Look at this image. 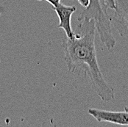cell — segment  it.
Returning a JSON list of instances; mask_svg holds the SVG:
<instances>
[{
  "mask_svg": "<svg viewBox=\"0 0 128 127\" xmlns=\"http://www.w3.org/2000/svg\"><path fill=\"white\" fill-rule=\"evenodd\" d=\"M78 32L72 39L63 43L64 60L68 70L72 74L82 73L89 78L92 88L103 102L115 99L114 88L103 77L97 61L95 49L96 23L92 19L79 21Z\"/></svg>",
  "mask_w": 128,
  "mask_h": 127,
  "instance_id": "6da1fadb",
  "label": "cell"
},
{
  "mask_svg": "<svg viewBox=\"0 0 128 127\" xmlns=\"http://www.w3.org/2000/svg\"><path fill=\"white\" fill-rule=\"evenodd\" d=\"M116 9L110 15L111 24L121 37L128 38V0H115Z\"/></svg>",
  "mask_w": 128,
  "mask_h": 127,
  "instance_id": "7a4b0ae2",
  "label": "cell"
},
{
  "mask_svg": "<svg viewBox=\"0 0 128 127\" xmlns=\"http://www.w3.org/2000/svg\"><path fill=\"white\" fill-rule=\"evenodd\" d=\"M88 113L99 122H109L128 126V112H113L98 109H88Z\"/></svg>",
  "mask_w": 128,
  "mask_h": 127,
  "instance_id": "3957f363",
  "label": "cell"
},
{
  "mask_svg": "<svg viewBox=\"0 0 128 127\" xmlns=\"http://www.w3.org/2000/svg\"><path fill=\"white\" fill-rule=\"evenodd\" d=\"M53 9L57 13L60 21L57 27L63 29L67 38L72 39L74 36V32L72 29L71 19L73 13L76 12L77 7L75 6H67L60 3L58 6L53 7Z\"/></svg>",
  "mask_w": 128,
  "mask_h": 127,
  "instance_id": "277c9868",
  "label": "cell"
},
{
  "mask_svg": "<svg viewBox=\"0 0 128 127\" xmlns=\"http://www.w3.org/2000/svg\"><path fill=\"white\" fill-rule=\"evenodd\" d=\"M106 5L108 6V9L115 10L116 9V3L115 0H104Z\"/></svg>",
  "mask_w": 128,
  "mask_h": 127,
  "instance_id": "5b68a950",
  "label": "cell"
},
{
  "mask_svg": "<svg viewBox=\"0 0 128 127\" xmlns=\"http://www.w3.org/2000/svg\"><path fill=\"white\" fill-rule=\"evenodd\" d=\"M38 1H43V0H38ZM46 1H48L50 4H51L53 7H56L60 3V0H46Z\"/></svg>",
  "mask_w": 128,
  "mask_h": 127,
  "instance_id": "8992f818",
  "label": "cell"
},
{
  "mask_svg": "<svg viewBox=\"0 0 128 127\" xmlns=\"http://www.w3.org/2000/svg\"><path fill=\"white\" fill-rule=\"evenodd\" d=\"M78 1L82 7H87L89 5L90 0H78Z\"/></svg>",
  "mask_w": 128,
  "mask_h": 127,
  "instance_id": "52a82bcc",
  "label": "cell"
},
{
  "mask_svg": "<svg viewBox=\"0 0 128 127\" xmlns=\"http://www.w3.org/2000/svg\"><path fill=\"white\" fill-rule=\"evenodd\" d=\"M124 110L128 112V107H124Z\"/></svg>",
  "mask_w": 128,
  "mask_h": 127,
  "instance_id": "ba28073f",
  "label": "cell"
}]
</instances>
